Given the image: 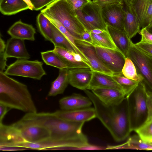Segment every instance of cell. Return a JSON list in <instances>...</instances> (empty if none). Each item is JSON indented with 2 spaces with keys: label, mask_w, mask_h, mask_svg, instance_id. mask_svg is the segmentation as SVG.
<instances>
[{
  "label": "cell",
  "mask_w": 152,
  "mask_h": 152,
  "mask_svg": "<svg viewBox=\"0 0 152 152\" xmlns=\"http://www.w3.org/2000/svg\"><path fill=\"white\" fill-rule=\"evenodd\" d=\"M46 17L65 36L72 45L76 53L80 55L88 61L85 55L76 45L75 42L76 39L68 30L57 20L50 17Z\"/></svg>",
  "instance_id": "obj_34"
},
{
  "label": "cell",
  "mask_w": 152,
  "mask_h": 152,
  "mask_svg": "<svg viewBox=\"0 0 152 152\" xmlns=\"http://www.w3.org/2000/svg\"><path fill=\"white\" fill-rule=\"evenodd\" d=\"M43 63L38 60L18 59L8 66L4 73L7 75L21 76L40 80L46 75Z\"/></svg>",
  "instance_id": "obj_7"
},
{
  "label": "cell",
  "mask_w": 152,
  "mask_h": 152,
  "mask_svg": "<svg viewBox=\"0 0 152 152\" xmlns=\"http://www.w3.org/2000/svg\"><path fill=\"white\" fill-rule=\"evenodd\" d=\"M7 58L4 55V52H0V71L4 72L7 66L6 64Z\"/></svg>",
  "instance_id": "obj_43"
},
{
  "label": "cell",
  "mask_w": 152,
  "mask_h": 152,
  "mask_svg": "<svg viewBox=\"0 0 152 152\" xmlns=\"http://www.w3.org/2000/svg\"><path fill=\"white\" fill-rule=\"evenodd\" d=\"M127 57L134 63L147 90L152 92V56L141 50L131 41Z\"/></svg>",
  "instance_id": "obj_6"
},
{
  "label": "cell",
  "mask_w": 152,
  "mask_h": 152,
  "mask_svg": "<svg viewBox=\"0 0 152 152\" xmlns=\"http://www.w3.org/2000/svg\"><path fill=\"white\" fill-rule=\"evenodd\" d=\"M53 113L60 119L72 122L85 123L96 118L94 108L91 107L72 110L61 109Z\"/></svg>",
  "instance_id": "obj_13"
},
{
  "label": "cell",
  "mask_w": 152,
  "mask_h": 152,
  "mask_svg": "<svg viewBox=\"0 0 152 152\" xmlns=\"http://www.w3.org/2000/svg\"><path fill=\"white\" fill-rule=\"evenodd\" d=\"M135 132L143 140L152 143V120Z\"/></svg>",
  "instance_id": "obj_35"
},
{
  "label": "cell",
  "mask_w": 152,
  "mask_h": 152,
  "mask_svg": "<svg viewBox=\"0 0 152 152\" xmlns=\"http://www.w3.org/2000/svg\"><path fill=\"white\" fill-rule=\"evenodd\" d=\"M132 131H135L152 120V92L141 82L126 96Z\"/></svg>",
  "instance_id": "obj_4"
},
{
  "label": "cell",
  "mask_w": 152,
  "mask_h": 152,
  "mask_svg": "<svg viewBox=\"0 0 152 152\" xmlns=\"http://www.w3.org/2000/svg\"><path fill=\"white\" fill-rule=\"evenodd\" d=\"M91 90L101 102L108 105H118L126 97L123 92L114 88H99Z\"/></svg>",
  "instance_id": "obj_17"
},
{
  "label": "cell",
  "mask_w": 152,
  "mask_h": 152,
  "mask_svg": "<svg viewBox=\"0 0 152 152\" xmlns=\"http://www.w3.org/2000/svg\"><path fill=\"white\" fill-rule=\"evenodd\" d=\"M37 23L38 30L45 39L51 42L52 30L50 20L41 12L37 17Z\"/></svg>",
  "instance_id": "obj_29"
},
{
  "label": "cell",
  "mask_w": 152,
  "mask_h": 152,
  "mask_svg": "<svg viewBox=\"0 0 152 152\" xmlns=\"http://www.w3.org/2000/svg\"><path fill=\"white\" fill-rule=\"evenodd\" d=\"M152 18V3L149 6L144 16L140 28H145L149 25Z\"/></svg>",
  "instance_id": "obj_38"
},
{
  "label": "cell",
  "mask_w": 152,
  "mask_h": 152,
  "mask_svg": "<svg viewBox=\"0 0 152 152\" xmlns=\"http://www.w3.org/2000/svg\"><path fill=\"white\" fill-rule=\"evenodd\" d=\"M40 53L42 59L46 65L59 69L68 68L66 64L53 50L41 52Z\"/></svg>",
  "instance_id": "obj_30"
},
{
  "label": "cell",
  "mask_w": 152,
  "mask_h": 152,
  "mask_svg": "<svg viewBox=\"0 0 152 152\" xmlns=\"http://www.w3.org/2000/svg\"><path fill=\"white\" fill-rule=\"evenodd\" d=\"M125 16L124 21V30L131 39L139 32L140 28L137 18L129 6L125 4Z\"/></svg>",
  "instance_id": "obj_26"
},
{
  "label": "cell",
  "mask_w": 152,
  "mask_h": 152,
  "mask_svg": "<svg viewBox=\"0 0 152 152\" xmlns=\"http://www.w3.org/2000/svg\"><path fill=\"white\" fill-rule=\"evenodd\" d=\"M99 58L113 73H122L126 57L118 48L111 49L95 47Z\"/></svg>",
  "instance_id": "obj_10"
},
{
  "label": "cell",
  "mask_w": 152,
  "mask_h": 152,
  "mask_svg": "<svg viewBox=\"0 0 152 152\" xmlns=\"http://www.w3.org/2000/svg\"><path fill=\"white\" fill-rule=\"evenodd\" d=\"M102 9L91 1L82 9L75 11L79 20L88 32L96 29L107 30V26L102 17Z\"/></svg>",
  "instance_id": "obj_8"
},
{
  "label": "cell",
  "mask_w": 152,
  "mask_h": 152,
  "mask_svg": "<svg viewBox=\"0 0 152 152\" xmlns=\"http://www.w3.org/2000/svg\"><path fill=\"white\" fill-rule=\"evenodd\" d=\"M0 104L26 113L37 112L27 86L0 71Z\"/></svg>",
  "instance_id": "obj_3"
},
{
  "label": "cell",
  "mask_w": 152,
  "mask_h": 152,
  "mask_svg": "<svg viewBox=\"0 0 152 152\" xmlns=\"http://www.w3.org/2000/svg\"><path fill=\"white\" fill-rule=\"evenodd\" d=\"M52 36L51 42L54 47H60L75 52L74 48L62 33L52 23Z\"/></svg>",
  "instance_id": "obj_31"
},
{
  "label": "cell",
  "mask_w": 152,
  "mask_h": 152,
  "mask_svg": "<svg viewBox=\"0 0 152 152\" xmlns=\"http://www.w3.org/2000/svg\"><path fill=\"white\" fill-rule=\"evenodd\" d=\"M139 32L141 36L140 42L152 44V34L148 32L145 28L141 29Z\"/></svg>",
  "instance_id": "obj_41"
},
{
  "label": "cell",
  "mask_w": 152,
  "mask_h": 152,
  "mask_svg": "<svg viewBox=\"0 0 152 152\" xmlns=\"http://www.w3.org/2000/svg\"><path fill=\"white\" fill-rule=\"evenodd\" d=\"M92 1L102 8L114 4L123 3V0H93Z\"/></svg>",
  "instance_id": "obj_39"
},
{
  "label": "cell",
  "mask_w": 152,
  "mask_h": 152,
  "mask_svg": "<svg viewBox=\"0 0 152 152\" xmlns=\"http://www.w3.org/2000/svg\"><path fill=\"white\" fill-rule=\"evenodd\" d=\"M34 10H39L56 0H30Z\"/></svg>",
  "instance_id": "obj_37"
},
{
  "label": "cell",
  "mask_w": 152,
  "mask_h": 152,
  "mask_svg": "<svg viewBox=\"0 0 152 152\" xmlns=\"http://www.w3.org/2000/svg\"><path fill=\"white\" fill-rule=\"evenodd\" d=\"M70 7L74 11L82 9L92 1L91 0H66Z\"/></svg>",
  "instance_id": "obj_36"
},
{
  "label": "cell",
  "mask_w": 152,
  "mask_h": 152,
  "mask_svg": "<svg viewBox=\"0 0 152 152\" xmlns=\"http://www.w3.org/2000/svg\"><path fill=\"white\" fill-rule=\"evenodd\" d=\"M28 5L29 9L31 10H34V8L30 0H23Z\"/></svg>",
  "instance_id": "obj_46"
},
{
  "label": "cell",
  "mask_w": 152,
  "mask_h": 152,
  "mask_svg": "<svg viewBox=\"0 0 152 152\" xmlns=\"http://www.w3.org/2000/svg\"><path fill=\"white\" fill-rule=\"evenodd\" d=\"M53 51L66 64L68 69L91 68L88 61L76 52L60 47H54Z\"/></svg>",
  "instance_id": "obj_14"
},
{
  "label": "cell",
  "mask_w": 152,
  "mask_h": 152,
  "mask_svg": "<svg viewBox=\"0 0 152 152\" xmlns=\"http://www.w3.org/2000/svg\"><path fill=\"white\" fill-rule=\"evenodd\" d=\"M92 40V45L94 47L116 49L117 48L107 31L96 34L90 32Z\"/></svg>",
  "instance_id": "obj_28"
},
{
  "label": "cell",
  "mask_w": 152,
  "mask_h": 152,
  "mask_svg": "<svg viewBox=\"0 0 152 152\" xmlns=\"http://www.w3.org/2000/svg\"><path fill=\"white\" fill-rule=\"evenodd\" d=\"M145 28L148 32L152 34V25L149 24Z\"/></svg>",
  "instance_id": "obj_47"
},
{
  "label": "cell",
  "mask_w": 152,
  "mask_h": 152,
  "mask_svg": "<svg viewBox=\"0 0 152 152\" xmlns=\"http://www.w3.org/2000/svg\"><path fill=\"white\" fill-rule=\"evenodd\" d=\"M84 91L94 105L96 117L109 131L114 140L120 142L125 140L132 132L126 97L118 105H108L89 90Z\"/></svg>",
  "instance_id": "obj_2"
},
{
  "label": "cell",
  "mask_w": 152,
  "mask_h": 152,
  "mask_svg": "<svg viewBox=\"0 0 152 152\" xmlns=\"http://www.w3.org/2000/svg\"><path fill=\"white\" fill-rule=\"evenodd\" d=\"M20 120L23 122L39 124L50 132V140L55 141L57 150H92L93 145L88 142L82 132L85 123L66 121L57 117L53 113H26Z\"/></svg>",
  "instance_id": "obj_1"
},
{
  "label": "cell",
  "mask_w": 152,
  "mask_h": 152,
  "mask_svg": "<svg viewBox=\"0 0 152 152\" xmlns=\"http://www.w3.org/2000/svg\"><path fill=\"white\" fill-rule=\"evenodd\" d=\"M68 71L67 68L59 69L58 77L51 83L48 96H55L64 93L69 84Z\"/></svg>",
  "instance_id": "obj_23"
},
{
  "label": "cell",
  "mask_w": 152,
  "mask_h": 152,
  "mask_svg": "<svg viewBox=\"0 0 152 152\" xmlns=\"http://www.w3.org/2000/svg\"><path fill=\"white\" fill-rule=\"evenodd\" d=\"M75 42L77 47L89 62L91 69L93 71L110 75L114 74L100 61L97 55L94 46L80 40H76Z\"/></svg>",
  "instance_id": "obj_11"
},
{
  "label": "cell",
  "mask_w": 152,
  "mask_h": 152,
  "mask_svg": "<svg viewBox=\"0 0 152 152\" xmlns=\"http://www.w3.org/2000/svg\"><path fill=\"white\" fill-rule=\"evenodd\" d=\"M107 29L117 48L126 57L131 41L126 32L108 26Z\"/></svg>",
  "instance_id": "obj_22"
},
{
  "label": "cell",
  "mask_w": 152,
  "mask_h": 152,
  "mask_svg": "<svg viewBox=\"0 0 152 152\" xmlns=\"http://www.w3.org/2000/svg\"><path fill=\"white\" fill-rule=\"evenodd\" d=\"M69 84L83 91L88 89L93 74L91 68L69 69Z\"/></svg>",
  "instance_id": "obj_16"
},
{
  "label": "cell",
  "mask_w": 152,
  "mask_h": 152,
  "mask_svg": "<svg viewBox=\"0 0 152 152\" xmlns=\"http://www.w3.org/2000/svg\"><path fill=\"white\" fill-rule=\"evenodd\" d=\"M10 109V108L7 106L0 104V124L3 123L4 117Z\"/></svg>",
  "instance_id": "obj_42"
},
{
  "label": "cell",
  "mask_w": 152,
  "mask_h": 152,
  "mask_svg": "<svg viewBox=\"0 0 152 152\" xmlns=\"http://www.w3.org/2000/svg\"><path fill=\"white\" fill-rule=\"evenodd\" d=\"M7 33L11 37L34 41L36 31L31 25L24 23L20 20L14 23L9 29Z\"/></svg>",
  "instance_id": "obj_20"
},
{
  "label": "cell",
  "mask_w": 152,
  "mask_h": 152,
  "mask_svg": "<svg viewBox=\"0 0 152 152\" xmlns=\"http://www.w3.org/2000/svg\"><path fill=\"white\" fill-rule=\"evenodd\" d=\"M26 142L20 132L12 125L0 124V150Z\"/></svg>",
  "instance_id": "obj_15"
},
{
  "label": "cell",
  "mask_w": 152,
  "mask_h": 152,
  "mask_svg": "<svg viewBox=\"0 0 152 152\" xmlns=\"http://www.w3.org/2000/svg\"><path fill=\"white\" fill-rule=\"evenodd\" d=\"M102 14L107 26L124 31V21L125 12L123 3L114 4L102 8Z\"/></svg>",
  "instance_id": "obj_12"
},
{
  "label": "cell",
  "mask_w": 152,
  "mask_h": 152,
  "mask_svg": "<svg viewBox=\"0 0 152 152\" xmlns=\"http://www.w3.org/2000/svg\"><path fill=\"white\" fill-rule=\"evenodd\" d=\"M28 9V5L23 0H0V11L4 15H14Z\"/></svg>",
  "instance_id": "obj_25"
},
{
  "label": "cell",
  "mask_w": 152,
  "mask_h": 152,
  "mask_svg": "<svg viewBox=\"0 0 152 152\" xmlns=\"http://www.w3.org/2000/svg\"><path fill=\"white\" fill-rule=\"evenodd\" d=\"M12 124L19 130L26 142H39L50 138L49 131L41 125L26 123L20 120Z\"/></svg>",
  "instance_id": "obj_9"
},
{
  "label": "cell",
  "mask_w": 152,
  "mask_h": 152,
  "mask_svg": "<svg viewBox=\"0 0 152 152\" xmlns=\"http://www.w3.org/2000/svg\"><path fill=\"white\" fill-rule=\"evenodd\" d=\"M4 55L7 58L29 59L30 56L26 48L24 40L11 37L8 39Z\"/></svg>",
  "instance_id": "obj_19"
},
{
  "label": "cell",
  "mask_w": 152,
  "mask_h": 152,
  "mask_svg": "<svg viewBox=\"0 0 152 152\" xmlns=\"http://www.w3.org/2000/svg\"><path fill=\"white\" fill-rule=\"evenodd\" d=\"M122 72L126 77L138 82H142V77L137 73L136 67L131 60L129 57L126 58Z\"/></svg>",
  "instance_id": "obj_33"
},
{
  "label": "cell",
  "mask_w": 152,
  "mask_h": 152,
  "mask_svg": "<svg viewBox=\"0 0 152 152\" xmlns=\"http://www.w3.org/2000/svg\"><path fill=\"white\" fill-rule=\"evenodd\" d=\"M6 47V44H5L4 41L1 38V35L0 38V52H4Z\"/></svg>",
  "instance_id": "obj_45"
},
{
  "label": "cell",
  "mask_w": 152,
  "mask_h": 152,
  "mask_svg": "<svg viewBox=\"0 0 152 152\" xmlns=\"http://www.w3.org/2000/svg\"><path fill=\"white\" fill-rule=\"evenodd\" d=\"M134 44L141 50L152 56V44L140 41Z\"/></svg>",
  "instance_id": "obj_40"
},
{
  "label": "cell",
  "mask_w": 152,
  "mask_h": 152,
  "mask_svg": "<svg viewBox=\"0 0 152 152\" xmlns=\"http://www.w3.org/2000/svg\"><path fill=\"white\" fill-rule=\"evenodd\" d=\"M80 40L92 45V40L90 34V32L86 31L84 32L81 35Z\"/></svg>",
  "instance_id": "obj_44"
},
{
  "label": "cell",
  "mask_w": 152,
  "mask_h": 152,
  "mask_svg": "<svg viewBox=\"0 0 152 152\" xmlns=\"http://www.w3.org/2000/svg\"><path fill=\"white\" fill-rule=\"evenodd\" d=\"M99 88L115 89L123 91L125 94L122 88L114 80L111 75L93 71L92 77L88 90H91Z\"/></svg>",
  "instance_id": "obj_21"
},
{
  "label": "cell",
  "mask_w": 152,
  "mask_h": 152,
  "mask_svg": "<svg viewBox=\"0 0 152 152\" xmlns=\"http://www.w3.org/2000/svg\"><path fill=\"white\" fill-rule=\"evenodd\" d=\"M151 144L152 145V143H151Z\"/></svg>",
  "instance_id": "obj_50"
},
{
  "label": "cell",
  "mask_w": 152,
  "mask_h": 152,
  "mask_svg": "<svg viewBox=\"0 0 152 152\" xmlns=\"http://www.w3.org/2000/svg\"><path fill=\"white\" fill-rule=\"evenodd\" d=\"M123 1L124 2L125 4L126 5L129 6L132 0H123Z\"/></svg>",
  "instance_id": "obj_48"
},
{
  "label": "cell",
  "mask_w": 152,
  "mask_h": 152,
  "mask_svg": "<svg viewBox=\"0 0 152 152\" xmlns=\"http://www.w3.org/2000/svg\"><path fill=\"white\" fill-rule=\"evenodd\" d=\"M41 12L45 16L58 21L76 40H81V35L86 31L75 11L66 0H56L42 10Z\"/></svg>",
  "instance_id": "obj_5"
},
{
  "label": "cell",
  "mask_w": 152,
  "mask_h": 152,
  "mask_svg": "<svg viewBox=\"0 0 152 152\" xmlns=\"http://www.w3.org/2000/svg\"><path fill=\"white\" fill-rule=\"evenodd\" d=\"M105 149L152 150V145L143 140L137 135L130 137L126 142L122 144L117 145H107Z\"/></svg>",
  "instance_id": "obj_24"
},
{
  "label": "cell",
  "mask_w": 152,
  "mask_h": 152,
  "mask_svg": "<svg viewBox=\"0 0 152 152\" xmlns=\"http://www.w3.org/2000/svg\"><path fill=\"white\" fill-rule=\"evenodd\" d=\"M152 3V0H132L128 6L136 17L140 28L146 11Z\"/></svg>",
  "instance_id": "obj_27"
},
{
  "label": "cell",
  "mask_w": 152,
  "mask_h": 152,
  "mask_svg": "<svg viewBox=\"0 0 152 152\" xmlns=\"http://www.w3.org/2000/svg\"><path fill=\"white\" fill-rule=\"evenodd\" d=\"M61 110H72L91 107L92 102L88 97L73 93L71 95L64 97L59 101Z\"/></svg>",
  "instance_id": "obj_18"
},
{
  "label": "cell",
  "mask_w": 152,
  "mask_h": 152,
  "mask_svg": "<svg viewBox=\"0 0 152 152\" xmlns=\"http://www.w3.org/2000/svg\"><path fill=\"white\" fill-rule=\"evenodd\" d=\"M111 76L122 88L126 96L137 86L139 83L126 77L122 72L114 73Z\"/></svg>",
  "instance_id": "obj_32"
},
{
  "label": "cell",
  "mask_w": 152,
  "mask_h": 152,
  "mask_svg": "<svg viewBox=\"0 0 152 152\" xmlns=\"http://www.w3.org/2000/svg\"><path fill=\"white\" fill-rule=\"evenodd\" d=\"M150 24L152 25V18Z\"/></svg>",
  "instance_id": "obj_49"
}]
</instances>
